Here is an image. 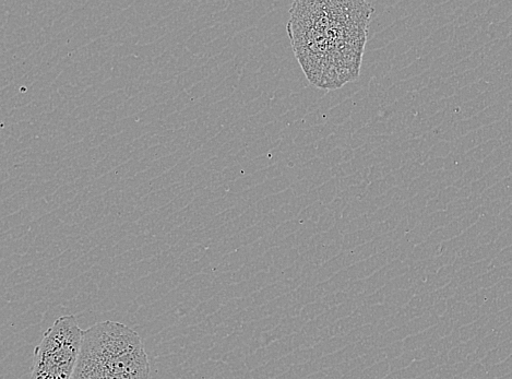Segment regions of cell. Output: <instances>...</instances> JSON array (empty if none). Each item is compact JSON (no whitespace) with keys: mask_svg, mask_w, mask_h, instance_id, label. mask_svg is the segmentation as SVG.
I'll list each match as a JSON object with an SVG mask.
<instances>
[{"mask_svg":"<svg viewBox=\"0 0 512 379\" xmlns=\"http://www.w3.org/2000/svg\"><path fill=\"white\" fill-rule=\"evenodd\" d=\"M144 341L132 328L111 321L83 330L73 379H149Z\"/></svg>","mask_w":512,"mask_h":379,"instance_id":"2","label":"cell"},{"mask_svg":"<svg viewBox=\"0 0 512 379\" xmlns=\"http://www.w3.org/2000/svg\"><path fill=\"white\" fill-rule=\"evenodd\" d=\"M82 333L75 315L57 318L34 350L31 379H73Z\"/></svg>","mask_w":512,"mask_h":379,"instance_id":"3","label":"cell"},{"mask_svg":"<svg viewBox=\"0 0 512 379\" xmlns=\"http://www.w3.org/2000/svg\"><path fill=\"white\" fill-rule=\"evenodd\" d=\"M374 8L361 0H299L289 37L311 84L335 90L359 78Z\"/></svg>","mask_w":512,"mask_h":379,"instance_id":"1","label":"cell"}]
</instances>
